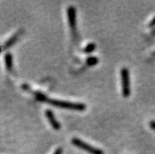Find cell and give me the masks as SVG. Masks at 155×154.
Wrapping results in <instances>:
<instances>
[{"instance_id": "obj_7", "label": "cell", "mask_w": 155, "mask_h": 154, "mask_svg": "<svg viewBox=\"0 0 155 154\" xmlns=\"http://www.w3.org/2000/svg\"><path fill=\"white\" fill-rule=\"evenodd\" d=\"M20 34H21V32L19 31V32H18V33L15 34L14 35H13L10 39H8L7 41L6 42V43H5V45H4V49H8V48H10V47H12V46L14 45V43L18 40Z\"/></svg>"}, {"instance_id": "obj_1", "label": "cell", "mask_w": 155, "mask_h": 154, "mask_svg": "<svg viewBox=\"0 0 155 154\" xmlns=\"http://www.w3.org/2000/svg\"><path fill=\"white\" fill-rule=\"evenodd\" d=\"M43 102L49 103L50 105H54L57 108L76 110V111H84L86 109V105L83 103H75V102H65V101H61V100L51 99L48 98H46Z\"/></svg>"}, {"instance_id": "obj_4", "label": "cell", "mask_w": 155, "mask_h": 154, "mask_svg": "<svg viewBox=\"0 0 155 154\" xmlns=\"http://www.w3.org/2000/svg\"><path fill=\"white\" fill-rule=\"evenodd\" d=\"M77 11L73 6H69L67 10V14H68V21H69V27L73 31L76 30V25H77Z\"/></svg>"}, {"instance_id": "obj_10", "label": "cell", "mask_w": 155, "mask_h": 154, "mask_svg": "<svg viewBox=\"0 0 155 154\" xmlns=\"http://www.w3.org/2000/svg\"><path fill=\"white\" fill-rule=\"evenodd\" d=\"M62 152H63L62 149H61V148H58L57 149L55 150L54 153V154H62Z\"/></svg>"}, {"instance_id": "obj_6", "label": "cell", "mask_w": 155, "mask_h": 154, "mask_svg": "<svg viewBox=\"0 0 155 154\" xmlns=\"http://www.w3.org/2000/svg\"><path fill=\"white\" fill-rule=\"evenodd\" d=\"M5 63H6V67L9 72H11L13 69V57L10 53H7L5 55Z\"/></svg>"}, {"instance_id": "obj_5", "label": "cell", "mask_w": 155, "mask_h": 154, "mask_svg": "<svg viewBox=\"0 0 155 154\" xmlns=\"http://www.w3.org/2000/svg\"><path fill=\"white\" fill-rule=\"evenodd\" d=\"M45 115L48 121H49V123H51V127H53L54 130H59V129L61 128V124L56 120V117L54 115L53 112L50 110V109H47L45 111Z\"/></svg>"}, {"instance_id": "obj_3", "label": "cell", "mask_w": 155, "mask_h": 154, "mask_svg": "<svg viewBox=\"0 0 155 154\" xmlns=\"http://www.w3.org/2000/svg\"><path fill=\"white\" fill-rule=\"evenodd\" d=\"M71 142H72V143L75 146L78 147V148L86 151L87 152H88L90 154H104V152H103L102 149L95 148V147L91 146L88 143H85V142L77 139V138H73Z\"/></svg>"}, {"instance_id": "obj_12", "label": "cell", "mask_w": 155, "mask_h": 154, "mask_svg": "<svg viewBox=\"0 0 155 154\" xmlns=\"http://www.w3.org/2000/svg\"><path fill=\"white\" fill-rule=\"evenodd\" d=\"M1 51H2V48H1V47H0V52H1Z\"/></svg>"}, {"instance_id": "obj_2", "label": "cell", "mask_w": 155, "mask_h": 154, "mask_svg": "<svg viewBox=\"0 0 155 154\" xmlns=\"http://www.w3.org/2000/svg\"><path fill=\"white\" fill-rule=\"evenodd\" d=\"M120 79H121L122 94H123L124 98H128L131 94L130 73L128 68H121V70H120Z\"/></svg>"}, {"instance_id": "obj_11", "label": "cell", "mask_w": 155, "mask_h": 154, "mask_svg": "<svg viewBox=\"0 0 155 154\" xmlns=\"http://www.w3.org/2000/svg\"><path fill=\"white\" fill-rule=\"evenodd\" d=\"M153 25H155V18L153 20V21H152L151 23L150 24V27H152V26H153Z\"/></svg>"}, {"instance_id": "obj_8", "label": "cell", "mask_w": 155, "mask_h": 154, "mask_svg": "<svg viewBox=\"0 0 155 154\" xmlns=\"http://www.w3.org/2000/svg\"><path fill=\"white\" fill-rule=\"evenodd\" d=\"M95 47H96V46H95L94 43H89L88 45H87L86 47L84 49V53H85V54H90V53L93 52L94 51Z\"/></svg>"}, {"instance_id": "obj_9", "label": "cell", "mask_w": 155, "mask_h": 154, "mask_svg": "<svg viewBox=\"0 0 155 154\" xmlns=\"http://www.w3.org/2000/svg\"><path fill=\"white\" fill-rule=\"evenodd\" d=\"M98 62V59L95 57H89L87 59V64L89 66H93V65H95Z\"/></svg>"}]
</instances>
